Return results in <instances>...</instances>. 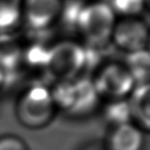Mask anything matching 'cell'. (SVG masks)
<instances>
[{"instance_id":"9a60e30c","label":"cell","mask_w":150,"mask_h":150,"mask_svg":"<svg viewBox=\"0 0 150 150\" xmlns=\"http://www.w3.org/2000/svg\"><path fill=\"white\" fill-rule=\"evenodd\" d=\"M5 77H6V72H5V70L3 69L2 65L0 64V88H1V86H2L3 82H4Z\"/></svg>"},{"instance_id":"8992f818","label":"cell","mask_w":150,"mask_h":150,"mask_svg":"<svg viewBox=\"0 0 150 150\" xmlns=\"http://www.w3.org/2000/svg\"><path fill=\"white\" fill-rule=\"evenodd\" d=\"M63 5L62 0H23L22 22L32 31H44L60 20Z\"/></svg>"},{"instance_id":"8fae6325","label":"cell","mask_w":150,"mask_h":150,"mask_svg":"<svg viewBox=\"0 0 150 150\" xmlns=\"http://www.w3.org/2000/svg\"><path fill=\"white\" fill-rule=\"evenodd\" d=\"M23 0H0V33L11 31L22 22Z\"/></svg>"},{"instance_id":"7a4b0ae2","label":"cell","mask_w":150,"mask_h":150,"mask_svg":"<svg viewBox=\"0 0 150 150\" xmlns=\"http://www.w3.org/2000/svg\"><path fill=\"white\" fill-rule=\"evenodd\" d=\"M57 110L50 88L42 84L28 86L21 93L15 106L17 120L30 129H40L48 125Z\"/></svg>"},{"instance_id":"ba28073f","label":"cell","mask_w":150,"mask_h":150,"mask_svg":"<svg viewBox=\"0 0 150 150\" xmlns=\"http://www.w3.org/2000/svg\"><path fill=\"white\" fill-rule=\"evenodd\" d=\"M143 131L133 122H125L111 127L106 142L107 150H142Z\"/></svg>"},{"instance_id":"30bf717a","label":"cell","mask_w":150,"mask_h":150,"mask_svg":"<svg viewBox=\"0 0 150 150\" xmlns=\"http://www.w3.org/2000/svg\"><path fill=\"white\" fill-rule=\"evenodd\" d=\"M122 64L131 73L136 86L149 83L150 57L148 50L127 54V60Z\"/></svg>"},{"instance_id":"6da1fadb","label":"cell","mask_w":150,"mask_h":150,"mask_svg":"<svg viewBox=\"0 0 150 150\" xmlns=\"http://www.w3.org/2000/svg\"><path fill=\"white\" fill-rule=\"evenodd\" d=\"M117 17L106 1L83 3L75 21V28L83 41L92 47H103L111 42Z\"/></svg>"},{"instance_id":"5b68a950","label":"cell","mask_w":150,"mask_h":150,"mask_svg":"<svg viewBox=\"0 0 150 150\" xmlns=\"http://www.w3.org/2000/svg\"><path fill=\"white\" fill-rule=\"evenodd\" d=\"M111 42L125 54L147 50L148 26L140 18H121L115 24Z\"/></svg>"},{"instance_id":"52a82bcc","label":"cell","mask_w":150,"mask_h":150,"mask_svg":"<svg viewBox=\"0 0 150 150\" xmlns=\"http://www.w3.org/2000/svg\"><path fill=\"white\" fill-rule=\"evenodd\" d=\"M100 99L93 80L79 76L73 80L72 103L69 114L77 117L90 114L98 107Z\"/></svg>"},{"instance_id":"4fadbf2b","label":"cell","mask_w":150,"mask_h":150,"mask_svg":"<svg viewBox=\"0 0 150 150\" xmlns=\"http://www.w3.org/2000/svg\"><path fill=\"white\" fill-rule=\"evenodd\" d=\"M147 0H111L108 2L114 13L122 18H138L143 11Z\"/></svg>"},{"instance_id":"7c38bea8","label":"cell","mask_w":150,"mask_h":150,"mask_svg":"<svg viewBox=\"0 0 150 150\" xmlns=\"http://www.w3.org/2000/svg\"><path fill=\"white\" fill-rule=\"evenodd\" d=\"M105 118L112 127L132 122L127 99L119 101H109L105 108Z\"/></svg>"},{"instance_id":"3957f363","label":"cell","mask_w":150,"mask_h":150,"mask_svg":"<svg viewBox=\"0 0 150 150\" xmlns=\"http://www.w3.org/2000/svg\"><path fill=\"white\" fill-rule=\"evenodd\" d=\"M88 63V52L74 40H61L48 48L45 70L57 81H69L81 76Z\"/></svg>"},{"instance_id":"9c48e42d","label":"cell","mask_w":150,"mask_h":150,"mask_svg":"<svg viewBox=\"0 0 150 150\" xmlns=\"http://www.w3.org/2000/svg\"><path fill=\"white\" fill-rule=\"evenodd\" d=\"M131 120L142 131H148L150 127V90L148 84L136 86L127 98Z\"/></svg>"},{"instance_id":"5bb4252c","label":"cell","mask_w":150,"mask_h":150,"mask_svg":"<svg viewBox=\"0 0 150 150\" xmlns=\"http://www.w3.org/2000/svg\"><path fill=\"white\" fill-rule=\"evenodd\" d=\"M0 150H29V147L20 137L5 135L0 137Z\"/></svg>"},{"instance_id":"277c9868","label":"cell","mask_w":150,"mask_h":150,"mask_svg":"<svg viewBox=\"0 0 150 150\" xmlns=\"http://www.w3.org/2000/svg\"><path fill=\"white\" fill-rule=\"evenodd\" d=\"M92 80L100 98L107 101L125 100L136 86L135 80L122 63L103 65Z\"/></svg>"}]
</instances>
